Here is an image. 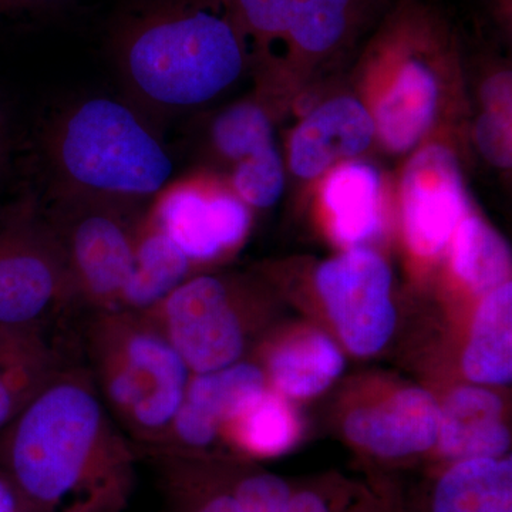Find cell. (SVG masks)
<instances>
[{
	"mask_svg": "<svg viewBox=\"0 0 512 512\" xmlns=\"http://www.w3.org/2000/svg\"><path fill=\"white\" fill-rule=\"evenodd\" d=\"M113 50L128 103L150 123L220 96L252 53L231 0H140Z\"/></svg>",
	"mask_w": 512,
	"mask_h": 512,
	"instance_id": "6da1fadb",
	"label": "cell"
},
{
	"mask_svg": "<svg viewBox=\"0 0 512 512\" xmlns=\"http://www.w3.org/2000/svg\"><path fill=\"white\" fill-rule=\"evenodd\" d=\"M9 480L26 503L55 507L120 488L130 450L86 366L63 365L2 434Z\"/></svg>",
	"mask_w": 512,
	"mask_h": 512,
	"instance_id": "7a4b0ae2",
	"label": "cell"
},
{
	"mask_svg": "<svg viewBox=\"0 0 512 512\" xmlns=\"http://www.w3.org/2000/svg\"><path fill=\"white\" fill-rule=\"evenodd\" d=\"M47 158L57 197L146 210L170 183L174 163L150 121L128 101L92 97L50 126Z\"/></svg>",
	"mask_w": 512,
	"mask_h": 512,
	"instance_id": "3957f363",
	"label": "cell"
},
{
	"mask_svg": "<svg viewBox=\"0 0 512 512\" xmlns=\"http://www.w3.org/2000/svg\"><path fill=\"white\" fill-rule=\"evenodd\" d=\"M87 370L126 436L157 447L183 403L191 370L144 313L93 312L83 330Z\"/></svg>",
	"mask_w": 512,
	"mask_h": 512,
	"instance_id": "277c9868",
	"label": "cell"
},
{
	"mask_svg": "<svg viewBox=\"0 0 512 512\" xmlns=\"http://www.w3.org/2000/svg\"><path fill=\"white\" fill-rule=\"evenodd\" d=\"M146 210L57 197L46 215L62 248L77 303L93 312L120 309L134 262L137 222Z\"/></svg>",
	"mask_w": 512,
	"mask_h": 512,
	"instance_id": "5b68a950",
	"label": "cell"
},
{
	"mask_svg": "<svg viewBox=\"0 0 512 512\" xmlns=\"http://www.w3.org/2000/svg\"><path fill=\"white\" fill-rule=\"evenodd\" d=\"M79 305L46 215L26 210L0 225V329H52Z\"/></svg>",
	"mask_w": 512,
	"mask_h": 512,
	"instance_id": "8992f818",
	"label": "cell"
},
{
	"mask_svg": "<svg viewBox=\"0 0 512 512\" xmlns=\"http://www.w3.org/2000/svg\"><path fill=\"white\" fill-rule=\"evenodd\" d=\"M144 315L163 330L194 375L234 365L244 353L234 291L218 276L188 278Z\"/></svg>",
	"mask_w": 512,
	"mask_h": 512,
	"instance_id": "52a82bcc",
	"label": "cell"
},
{
	"mask_svg": "<svg viewBox=\"0 0 512 512\" xmlns=\"http://www.w3.org/2000/svg\"><path fill=\"white\" fill-rule=\"evenodd\" d=\"M146 212L192 265L237 248L251 224L247 205L231 188L205 177L170 181Z\"/></svg>",
	"mask_w": 512,
	"mask_h": 512,
	"instance_id": "ba28073f",
	"label": "cell"
},
{
	"mask_svg": "<svg viewBox=\"0 0 512 512\" xmlns=\"http://www.w3.org/2000/svg\"><path fill=\"white\" fill-rule=\"evenodd\" d=\"M316 285L353 353L369 356L386 345L396 315L390 298L392 272L379 255L356 248L336 256L320 266Z\"/></svg>",
	"mask_w": 512,
	"mask_h": 512,
	"instance_id": "9c48e42d",
	"label": "cell"
},
{
	"mask_svg": "<svg viewBox=\"0 0 512 512\" xmlns=\"http://www.w3.org/2000/svg\"><path fill=\"white\" fill-rule=\"evenodd\" d=\"M251 52L281 45L306 60L335 52L355 25L357 0H231Z\"/></svg>",
	"mask_w": 512,
	"mask_h": 512,
	"instance_id": "30bf717a",
	"label": "cell"
},
{
	"mask_svg": "<svg viewBox=\"0 0 512 512\" xmlns=\"http://www.w3.org/2000/svg\"><path fill=\"white\" fill-rule=\"evenodd\" d=\"M402 208L407 244L414 254H439L467 210L460 165L447 147L421 148L406 165Z\"/></svg>",
	"mask_w": 512,
	"mask_h": 512,
	"instance_id": "8fae6325",
	"label": "cell"
},
{
	"mask_svg": "<svg viewBox=\"0 0 512 512\" xmlns=\"http://www.w3.org/2000/svg\"><path fill=\"white\" fill-rule=\"evenodd\" d=\"M265 377L251 363H234L191 377L180 409L158 450L167 444L202 448L217 439L222 426L265 392Z\"/></svg>",
	"mask_w": 512,
	"mask_h": 512,
	"instance_id": "7c38bea8",
	"label": "cell"
},
{
	"mask_svg": "<svg viewBox=\"0 0 512 512\" xmlns=\"http://www.w3.org/2000/svg\"><path fill=\"white\" fill-rule=\"evenodd\" d=\"M375 136V120L362 101L335 97L312 110L293 130L289 167L296 177L313 180L365 153Z\"/></svg>",
	"mask_w": 512,
	"mask_h": 512,
	"instance_id": "4fadbf2b",
	"label": "cell"
},
{
	"mask_svg": "<svg viewBox=\"0 0 512 512\" xmlns=\"http://www.w3.org/2000/svg\"><path fill=\"white\" fill-rule=\"evenodd\" d=\"M440 409L430 393L402 390L379 406L359 409L346 420V436L383 457L429 450L439 439Z\"/></svg>",
	"mask_w": 512,
	"mask_h": 512,
	"instance_id": "5bb4252c",
	"label": "cell"
},
{
	"mask_svg": "<svg viewBox=\"0 0 512 512\" xmlns=\"http://www.w3.org/2000/svg\"><path fill=\"white\" fill-rule=\"evenodd\" d=\"M439 101V80L429 64L406 60L372 114L376 136L393 153L412 150L436 119Z\"/></svg>",
	"mask_w": 512,
	"mask_h": 512,
	"instance_id": "9a60e30c",
	"label": "cell"
},
{
	"mask_svg": "<svg viewBox=\"0 0 512 512\" xmlns=\"http://www.w3.org/2000/svg\"><path fill=\"white\" fill-rule=\"evenodd\" d=\"M439 439L441 451L453 460L500 457L510 446L503 403L490 390L457 389L440 410Z\"/></svg>",
	"mask_w": 512,
	"mask_h": 512,
	"instance_id": "2e32d148",
	"label": "cell"
},
{
	"mask_svg": "<svg viewBox=\"0 0 512 512\" xmlns=\"http://www.w3.org/2000/svg\"><path fill=\"white\" fill-rule=\"evenodd\" d=\"M52 329H0V434L64 362Z\"/></svg>",
	"mask_w": 512,
	"mask_h": 512,
	"instance_id": "e0dca14e",
	"label": "cell"
},
{
	"mask_svg": "<svg viewBox=\"0 0 512 512\" xmlns=\"http://www.w3.org/2000/svg\"><path fill=\"white\" fill-rule=\"evenodd\" d=\"M192 264L181 249L148 217L137 222L134 262L119 311L146 313L187 281Z\"/></svg>",
	"mask_w": 512,
	"mask_h": 512,
	"instance_id": "ac0fdd59",
	"label": "cell"
},
{
	"mask_svg": "<svg viewBox=\"0 0 512 512\" xmlns=\"http://www.w3.org/2000/svg\"><path fill=\"white\" fill-rule=\"evenodd\" d=\"M322 201L340 244H360L380 228L382 177L370 164L348 161L336 165L322 185Z\"/></svg>",
	"mask_w": 512,
	"mask_h": 512,
	"instance_id": "d6986e66",
	"label": "cell"
},
{
	"mask_svg": "<svg viewBox=\"0 0 512 512\" xmlns=\"http://www.w3.org/2000/svg\"><path fill=\"white\" fill-rule=\"evenodd\" d=\"M512 286L485 295L463 357L464 372L476 383L505 384L512 377Z\"/></svg>",
	"mask_w": 512,
	"mask_h": 512,
	"instance_id": "ffe728a7",
	"label": "cell"
},
{
	"mask_svg": "<svg viewBox=\"0 0 512 512\" xmlns=\"http://www.w3.org/2000/svg\"><path fill=\"white\" fill-rule=\"evenodd\" d=\"M433 511L512 512L511 460L458 461L437 485Z\"/></svg>",
	"mask_w": 512,
	"mask_h": 512,
	"instance_id": "44dd1931",
	"label": "cell"
},
{
	"mask_svg": "<svg viewBox=\"0 0 512 512\" xmlns=\"http://www.w3.org/2000/svg\"><path fill=\"white\" fill-rule=\"evenodd\" d=\"M345 367L339 349L328 336L320 333L302 336L285 343L271 359V375L275 386L286 396H315Z\"/></svg>",
	"mask_w": 512,
	"mask_h": 512,
	"instance_id": "7402d4cb",
	"label": "cell"
},
{
	"mask_svg": "<svg viewBox=\"0 0 512 512\" xmlns=\"http://www.w3.org/2000/svg\"><path fill=\"white\" fill-rule=\"evenodd\" d=\"M453 268L476 293L487 295L507 282L511 254L507 242L478 217H464L453 234Z\"/></svg>",
	"mask_w": 512,
	"mask_h": 512,
	"instance_id": "603a6c76",
	"label": "cell"
},
{
	"mask_svg": "<svg viewBox=\"0 0 512 512\" xmlns=\"http://www.w3.org/2000/svg\"><path fill=\"white\" fill-rule=\"evenodd\" d=\"M225 426L239 447L259 457L285 453L299 434L298 421L288 403L266 392L252 400Z\"/></svg>",
	"mask_w": 512,
	"mask_h": 512,
	"instance_id": "cb8c5ba5",
	"label": "cell"
},
{
	"mask_svg": "<svg viewBox=\"0 0 512 512\" xmlns=\"http://www.w3.org/2000/svg\"><path fill=\"white\" fill-rule=\"evenodd\" d=\"M211 144L221 160L234 164L274 146L268 111L256 101L232 104L212 123Z\"/></svg>",
	"mask_w": 512,
	"mask_h": 512,
	"instance_id": "d4e9b609",
	"label": "cell"
},
{
	"mask_svg": "<svg viewBox=\"0 0 512 512\" xmlns=\"http://www.w3.org/2000/svg\"><path fill=\"white\" fill-rule=\"evenodd\" d=\"M284 185V164L275 144L239 161L231 175V191L247 207H271L281 197Z\"/></svg>",
	"mask_w": 512,
	"mask_h": 512,
	"instance_id": "484cf974",
	"label": "cell"
},
{
	"mask_svg": "<svg viewBox=\"0 0 512 512\" xmlns=\"http://www.w3.org/2000/svg\"><path fill=\"white\" fill-rule=\"evenodd\" d=\"M476 140L481 153L500 168L511 167V107L484 106L477 121Z\"/></svg>",
	"mask_w": 512,
	"mask_h": 512,
	"instance_id": "4316f807",
	"label": "cell"
},
{
	"mask_svg": "<svg viewBox=\"0 0 512 512\" xmlns=\"http://www.w3.org/2000/svg\"><path fill=\"white\" fill-rule=\"evenodd\" d=\"M234 497L241 512H286L292 495L284 480L261 474L245 478Z\"/></svg>",
	"mask_w": 512,
	"mask_h": 512,
	"instance_id": "83f0119b",
	"label": "cell"
},
{
	"mask_svg": "<svg viewBox=\"0 0 512 512\" xmlns=\"http://www.w3.org/2000/svg\"><path fill=\"white\" fill-rule=\"evenodd\" d=\"M23 501L9 477L0 474V512H23Z\"/></svg>",
	"mask_w": 512,
	"mask_h": 512,
	"instance_id": "f1b7e54d",
	"label": "cell"
},
{
	"mask_svg": "<svg viewBox=\"0 0 512 512\" xmlns=\"http://www.w3.org/2000/svg\"><path fill=\"white\" fill-rule=\"evenodd\" d=\"M286 512H329V510L318 495L301 493L291 498Z\"/></svg>",
	"mask_w": 512,
	"mask_h": 512,
	"instance_id": "f546056e",
	"label": "cell"
},
{
	"mask_svg": "<svg viewBox=\"0 0 512 512\" xmlns=\"http://www.w3.org/2000/svg\"><path fill=\"white\" fill-rule=\"evenodd\" d=\"M197 512H241L234 495H218L207 501Z\"/></svg>",
	"mask_w": 512,
	"mask_h": 512,
	"instance_id": "4dcf8cb0",
	"label": "cell"
},
{
	"mask_svg": "<svg viewBox=\"0 0 512 512\" xmlns=\"http://www.w3.org/2000/svg\"><path fill=\"white\" fill-rule=\"evenodd\" d=\"M53 0H0L2 5H10V6H33V5H43V3H50Z\"/></svg>",
	"mask_w": 512,
	"mask_h": 512,
	"instance_id": "1f68e13d",
	"label": "cell"
}]
</instances>
